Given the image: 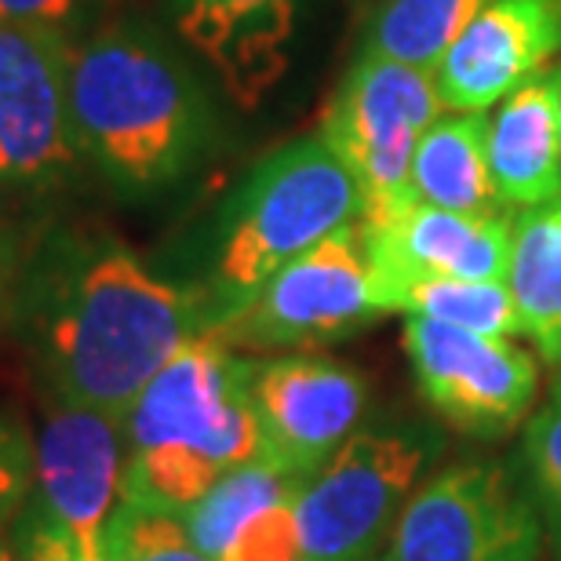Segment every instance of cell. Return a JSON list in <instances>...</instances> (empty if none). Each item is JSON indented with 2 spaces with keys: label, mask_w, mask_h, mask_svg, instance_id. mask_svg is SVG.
Here are the masks:
<instances>
[{
  "label": "cell",
  "mask_w": 561,
  "mask_h": 561,
  "mask_svg": "<svg viewBox=\"0 0 561 561\" xmlns=\"http://www.w3.org/2000/svg\"><path fill=\"white\" fill-rule=\"evenodd\" d=\"M70 62L66 33L0 19V190L48 194L81 164Z\"/></svg>",
  "instance_id": "cell-8"
},
{
  "label": "cell",
  "mask_w": 561,
  "mask_h": 561,
  "mask_svg": "<svg viewBox=\"0 0 561 561\" xmlns=\"http://www.w3.org/2000/svg\"><path fill=\"white\" fill-rule=\"evenodd\" d=\"M379 313L362 222H354L280 266L211 332L233 351H307L351 335Z\"/></svg>",
  "instance_id": "cell-6"
},
{
  "label": "cell",
  "mask_w": 561,
  "mask_h": 561,
  "mask_svg": "<svg viewBox=\"0 0 561 561\" xmlns=\"http://www.w3.org/2000/svg\"><path fill=\"white\" fill-rule=\"evenodd\" d=\"M22 266H26V260L19 255L15 238L4 233V227H0V321H11V310H15Z\"/></svg>",
  "instance_id": "cell-28"
},
{
  "label": "cell",
  "mask_w": 561,
  "mask_h": 561,
  "mask_svg": "<svg viewBox=\"0 0 561 561\" xmlns=\"http://www.w3.org/2000/svg\"><path fill=\"white\" fill-rule=\"evenodd\" d=\"M507 288L522 332L561 365V201L522 208L514 219Z\"/></svg>",
  "instance_id": "cell-18"
},
{
  "label": "cell",
  "mask_w": 561,
  "mask_h": 561,
  "mask_svg": "<svg viewBox=\"0 0 561 561\" xmlns=\"http://www.w3.org/2000/svg\"><path fill=\"white\" fill-rule=\"evenodd\" d=\"M307 485L302 478L285 474L274 467L271 459H252L244 467H233L230 474H222L194 507L183 514L194 543L205 551L211 561H219L238 529L252 518L255 511L271 507V503L285 496H299V489Z\"/></svg>",
  "instance_id": "cell-20"
},
{
  "label": "cell",
  "mask_w": 561,
  "mask_h": 561,
  "mask_svg": "<svg viewBox=\"0 0 561 561\" xmlns=\"http://www.w3.org/2000/svg\"><path fill=\"white\" fill-rule=\"evenodd\" d=\"M426 448L409 431L354 434L296 496L307 561L376 558L390 525H398Z\"/></svg>",
  "instance_id": "cell-7"
},
{
  "label": "cell",
  "mask_w": 561,
  "mask_h": 561,
  "mask_svg": "<svg viewBox=\"0 0 561 561\" xmlns=\"http://www.w3.org/2000/svg\"><path fill=\"white\" fill-rule=\"evenodd\" d=\"M390 310H401L409 318L442 321L478 335H503V340L522 332L507 280L416 277L394 291Z\"/></svg>",
  "instance_id": "cell-21"
},
{
  "label": "cell",
  "mask_w": 561,
  "mask_h": 561,
  "mask_svg": "<svg viewBox=\"0 0 561 561\" xmlns=\"http://www.w3.org/2000/svg\"><path fill=\"white\" fill-rule=\"evenodd\" d=\"M357 561H379V558H357Z\"/></svg>",
  "instance_id": "cell-31"
},
{
  "label": "cell",
  "mask_w": 561,
  "mask_h": 561,
  "mask_svg": "<svg viewBox=\"0 0 561 561\" xmlns=\"http://www.w3.org/2000/svg\"><path fill=\"white\" fill-rule=\"evenodd\" d=\"M0 561H19V558H15V551H11V547H0Z\"/></svg>",
  "instance_id": "cell-29"
},
{
  "label": "cell",
  "mask_w": 561,
  "mask_h": 561,
  "mask_svg": "<svg viewBox=\"0 0 561 561\" xmlns=\"http://www.w3.org/2000/svg\"><path fill=\"white\" fill-rule=\"evenodd\" d=\"M489 0H379L357 55L437 70Z\"/></svg>",
  "instance_id": "cell-19"
},
{
  "label": "cell",
  "mask_w": 561,
  "mask_h": 561,
  "mask_svg": "<svg viewBox=\"0 0 561 561\" xmlns=\"http://www.w3.org/2000/svg\"><path fill=\"white\" fill-rule=\"evenodd\" d=\"M558 70H543L489 114V175L511 208L561 201V103Z\"/></svg>",
  "instance_id": "cell-16"
},
{
  "label": "cell",
  "mask_w": 561,
  "mask_h": 561,
  "mask_svg": "<svg viewBox=\"0 0 561 561\" xmlns=\"http://www.w3.org/2000/svg\"><path fill=\"white\" fill-rule=\"evenodd\" d=\"M511 230L514 219L507 216H459L420 201L390 216L362 219L379 310H390L394 291L416 277L507 280Z\"/></svg>",
  "instance_id": "cell-13"
},
{
  "label": "cell",
  "mask_w": 561,
  "mask_h": 561,
  "mask_svg": "<svg viewBox=\"0 0 561 561\" xmlns=\"http://www.w3.org/2000/svg\"><path fill=\"white\" fill-rule=\"evenodd\" d=\"M92 4L95 0H0V19L73 37V30L81 26V19L92 11Z\"/></svg>",
  "instance_id": "cell-26"
},
{
  "label": "cell",
  "mask_w": 561,
  "mask_h": 561,
  "mask_svg": "<svg viewBox=\"0 0 561 561\" xmlns=\"http://www.w3.org/2000/svg\"><path fill=\"white\" fill-rule=\"evenodd\" d=\"M22 561H84L77 554V547L70 543V536L59 533L55 525L33 518L22 525V540H19Z\"/></svg>",
  "instance_id": "cell-27"
},
{
  "label": "cell",
  "mask_w": 561,
  "mask_h": 561,
  "mask_svg": "<svg viewBox=\"0 0 561 561\" xmlns=\"http://www.w3.org/2000/svg\"><path fill=\"white\" fill-rule=\"evenodd\" d=\"M219 561H307L302 558L296 496H285L271 507L255 511Z\"/></svg>",
  "instance_id": "cell-23"
},
{
  "label": "cell",
  "mask_w": 561,
  "mask_h": 561,
  "mask_svg": "<svg viewBox=\"0 0 561 561\" xmlns=\"http://www.w3.org/2000/svg\"><path fill=\"white\" fill-rule=\"evenodd\" d=\"M33 492V442L19 420L0 412V547Z\"/></svg>",
  "instance_id": "cell-25"
},
{
  "label": "cell",
  "mask_w": 561,
  "mask_h": 561,
  "mask_svg": "<svg viewBox=\"0 0 561 561\" xmlns=\"http://www.w3.org/2000/svg\"><path fill=\"white\" fill-rule=\"evenodd\" d=\"M561 73V70H558ZM558 103H561V81H558Z\"/></svg>",
  "instance_id": "cell-30"
},
{
  "label": "cell",
  "mask_w": 561,
  "mask_h": 561,
  "mask_svg": "<svg viewBox=\"0 0 561 561\" xmlns=\"http://www.w3.org/2000/svg\"><path fill=\"white\" fill-rule=\"evenodd\" d=\"M540 518L503 463H459L405 503L387 561H536Z\"/></svg>",
  "instance_id": "cell-9"
},
{
  "label": "cell",
  "mask_w": 561,
  "mask_h": 561,
  "mask_svg": "<svg viewBox=\"0 0 561 561\" xmlns=\"http://www.w3.org/2000/svg\"><path fill=\"white\" fill-rule=\"evenodd\" d=\"M249 368L252 357L201 332L146 383L125 416V500L186 514L222 474L263 456Z\"/></svg>",
  "instance_id": "cell-3"
},
{
  "label": "cell",
  "mask_w": 561,
  "mask_h": 561,
  "mask_svg": "<svg viewBox=\"0 0 561 561\" xmlns=\"http://www.w3.org/2000/svg\"><path fill=\"white\" fill-rule=\"evenodd\" d=\"M190 48L238 106H260L288 70L302 0H168Z\"/></svg>",
  "instance_id": "cell-15"
},
{
  "label": "cell",
  "mask_w": 561,
  "mask_h": 561,
  "mask_svg": "<svg viewBox=\"0 0 561 561\" xmlns=\"http://www.w3.org/2000/svg\"><path fill=\"white\" fill-rule=\"evenodd\" d=\"M362 216V186L321 131L263 157L222 211L219 252L205 288L211 329L241 310L280 266Z\"/></svg>",
  "instance_id": "cell-4"
},
{
  "label": "cell",
  "mask_w": 561,
  "mask_h": 561,
  "mask_svg": "<svg viewBox=\"0 0 561 561\" xmlns=\"http://www.w3.org/2000/svg\"><path fill=\"white\" fill-rule=\"evenodd\" d=\"M405 354L423 398L467 434H511L533 409L540 387L536 362L503 335L409 318Z\"/></svg>",
  "instance_id": "cell-11"
},
{
  "label": "cell",
  "mask_w": 561,
  "mask_h": 561,
  "mask_svg": "<svg viewBox=\"0 0 561 561\" xmlns=\"http://www.w3.org/2000/svg\"><path fill=\"white\" fill-rule=\"evenodd\" d=\"M561 51V0H489L434 70L448 114H485Z\"/></svg>",
  "instance_id": "cell-14"
},
{
  "label": "cell",
  "mask_w": 561,
  "mask_h": 561,
  "mask_svg": "<svg viewBox=\"0 0 561 561\" xmlns=\"http://www.w3.org/2000/svg\"><path fill=\"white\" fill-rule=\"evenodd\" d=\"M11 321L48 398L125 420L146 383L201 332L205 288L153 274L128 244L51 233L26 255Z\"/></svg>",
  "instance_id": "cell-1"
},
{
  "label": "cell",
  "mask_w": 561,
  "mask_h": 561,
  "mask_svg": "<svg viewBox=\"0 0 561 561\" xmlns=\"http://www.w3.org/2000/svg\"><path fill=\"white\" fill-rule=\"evenodd\" d=\"M70 117L81 161L125 197L183 183L216 131L197 73L136 22H117L73 48Z\"/></svg>",
  "instance_id": "cell-2"
},
{
  "label": "cell",
  "mask_w": 561,
  "mask_h": 561,
  "mask_svg": "<svg viewBox=\"0 0 561 561\" xmlns=\"http://www.w3.org/2000/svg\"><path fill=\"white\" fill-rule=\"evenodd\" d=\"M445 114L434 70L357 55L343 77L321 136L362 186L365 216L379 219L412 205V153L426 128Z\"/></svg>",
  "instance_id": "cell-5"
},
{
  "label": "cell",
  "mask_w": 561,
  "mask_h": 561,
  "mask_svg": "<svg viewBox=\"0 0 561 561\" xmlns=\"http://www.w3.org/2000/svg\"><path fill=\"white\" fill-rule=\"evenodd\" d=\"M125 420L51 398L33 442L30 514L70 536L84 561H103L106 525L125 500Z\"/></svg>",
  "instance_id": "cell-10"
},
{
  "label": "cell",
  "mask_w": 561,
  "mask_h": 561,
  "mask_svg": "<svg viewBox=\"0 0 561 561\" xmlns=\"http://www.w3.org/2000/svg\"><path fill=\"white\" fill-rule=\"evenodd\" d=\"M103 561H211L190 536L183 514L121 500L103 536Z\"/></svg>",
  "instance_id": "cell-22"
},
{
  "label": "cell",
  "mask_w": 561,
  "mask_h": 561,
  "mask_svg": "<svg viewBox=\"0 0 561 561\" xmlns=\"http://www.w3.org/2000/svg\"><path fill=\"white\" fill-rule=\"evenodd\" d=\"M249 394L263 459L302 481L351 442L365 412V379L329 357L288 354L252 362Z\"/></svg>",
  "instance_id": "cell-12"
},
{
  "label": "cell",
  "mask_w": 561,
  "mask_h": 561,
  "mask_svg": "<svg viewBox=\"0 0 561 561\" xmlns=\"http://www.w3.org/2000/svg\"><path fill=\"white\" fill-rule=\"evenodd\" d=\"M412 197L420 205L459 211V216H500L489 175V114L437 117L412 153Z\"/></svg>",
  "instance_id": "cell-17"
},
{
  "label": "cell",
  "mask_w": 561,
  "mask_h": 561,
  "mask_svg": "<svg viewBox=\"0 0 561 561\" xmlns=\"http://www.w3.org/2000/svg\"><path fill=\"white\" fill-rule=\"evenodd\" d=\"M525 459H529L536 489L561 525V376L554 379L547 405L525 426Z\"/></svg>",
  "instance_id": "cell-24"
}]
</instances>
